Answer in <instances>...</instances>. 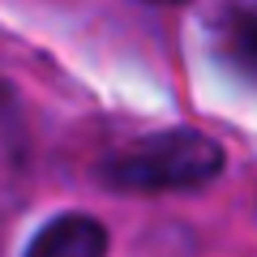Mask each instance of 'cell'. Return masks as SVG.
Listing matches in <instances>:
<instances>
[{
    "label": "cell",
    "instance_id": "obj_2",
    "mask_svg": "<svg viewBox=\"0 0 257 257\" xmlns=\"http://www.w3.org/2000/svg\"><path fill=\"white\" fill-rule=\"evenodd\" d=\"M103 253H107V231L90 214L52 219L26 248V257H103Z\"/></svg>",
    "mask_w": 257,
    "mask_h": 257
},
{
    "label": "cell",
    "instance_id": "obj_5",
    "mask_svg": "<svg viewBox=\"0 0 257 257\" xmlns=\"http://www.w3.org/2000/svg\"><path fill=\"white\" fill-rule=\"evenodd\" d=\"M163 5H180V0H163Z\"/></svg>",
    "mask_w": 257,
    "mask_h": 257
},
{
    "label": "cell",
    "instance_id": "obj_4",
    "mask_svg": "<svg viewBox=\"0 0 257 257\" xmlns=\"http://www.w3.org/2000/svg\"><path fill=\"white\" fill-rule=\"evenodd\" d=\"M13 133H18V107H13L9 86L0 82V138H13Z\"/></svg>",
    "mask_w": 257,
    "mask_h": 257
},
{
    "label": "cell",
    "instance_id": "obj_1",
    "mask_svg": "<svg viewBox=\"0 0 257 257\" xmlns=\"http://www.w3.org/2000/svg\"><path fill=\"white\" fill-rule=\"evenodd\" d=\"M219 167L223 150L214 138L197 128H172V133H155V138L111 155L103 163V180L124 193H172L214 180Z\"/></svg>",
    "mask_w": 257,
    "mask_h": 257
},
{
    "label": "cell",
    "instance_id": "obj_3",
    "mask_svg": "<svg viewBox=\"0 0 257 257\" xmlns=\"http://www.w3.org/2000/svg\"><path fill=\"white\" fill-rule=\"evenodd\" d=\"M231 56L240 64H248V69H257V13L236 18V26H231Z\"/></svg>",
    "mask_w": 257,
    "mask_h": 257
}]
</instances>
